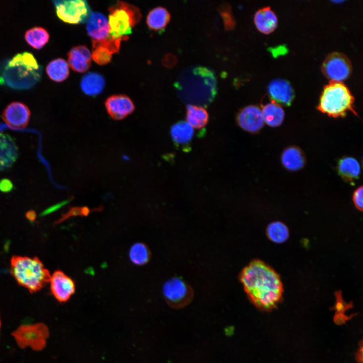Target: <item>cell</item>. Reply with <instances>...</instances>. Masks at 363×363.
<instances>
[{
  "mask_svg": "<svg viewBox=\"0 0 363 363\" xmlns=\"http://www.w3.org/2000/svg\"><path fill=\"white\" fill-rule=\"evenodd\" d=\"M46 71L48 77L57 82L65 80L69 75L68 64L61 58L51 61L47 66Z\"/></svg>",
  "mask_w": 363,
  "mask_h": 363,
  "instance_id": "27",
  "label": "cell"
},
{
  "mask_svg": "<svg viewBox=\"0 0 363 363\" xmlns=\"http://www.w3.org/2000/svg\"><path fill=\"white\" fill-rule=\"evenodd\" d=\"M283 166L290 171L301 169L306 164V157L302 150L297 146H290L286 148L281 155Z\"/></svg>",
  "mask_w": 363,
  "mask_h": 363,
  "instance_id": "20",
  "label": "cell"
},
{
  "mask_svg": "<svg viewBox=\"0 0 363 363\" xmlns=\"http://www.w3.org/2000/svg\"><path fill=\"white\" fill-rule=\"evenodd\" d=\"M336 301L334 306L331 308L334 310L337 313H343L346 310H348L352 307V302L346 303L345 302L342 297L341 292L340 291L335 292Z\"/></svg>",
  "mask_w": 363,
  "mask_h": 363,
  "instance_id": "34",
  "label": "cell"
},
{
  "mask_svg": "<svg viewBox=\"0 0 363 363\" xmlns=\"http://www.w3.org/2000/svg\"><path fill=\"white\" fill-rule=\"evenodd\" d=\"M237 122L241 128L251 133L259 132L264 125L262 110L254 105L241 109L237 114Z\"/></svg>",
  "mask_w": 363,
  "mask_h": 363,
  "instance_id": "13",
  "label": "cell"
},
{
  "mask_svg": "<svg viewBox=\"0 0 363 363\" xmlns=\"http://www.w3.org/2000/svg\"><path fill=\"white\" fill-rule=\"evenodd\" d=\"M322 71L331 81L341 82L348 78L352 72V66L349 58L343 53L334 52L324 59Z\"/></svg>",
  "mask_w": 363,
  "mask_h": 363,
  "instance_id": "10",
  "label": "cell"
},
{
  "mask_svg": "<svg viewBox=\"0 0 363 363\" xmlns=\"http://www.w3.org/2000/svg\"><path fill=\"white\" fill-rule=\"evenodd\" d=\"M1 318H0V329H1Z\"/></svg>",
  "mask_w": 363,
  "mask_h": 363,
  "instance_id": "42",
  "label": "cell"
},
{
  "mask_svg": "<svg viewBox=\"0 0 363 363\" xmlns=\"http://www.w3.org/2000/svg\"><path fill=\"white\" fill-rule=\"evenodd\" d=\"M356 359L358 363H362V342L361 340L359 348L356 353Z\"/></svg>",
  "mask_w": 363,
  "mask_h": 363,
  "instance_id": "39",
  "label": "cell"
},
{
  "mask_svg": "<svg viewBox=\"0 0 363 363\" xmlns=\"http://www.w3.org/2000/svg\"><path fill=\"white\" fill-rule=\"evenodd\" d=\"M193 128L186 121L174 124L170 129V135L177 145H185L189 143L194 136Z\"/></svg>",
  "mask_w": 363,
  "mask_h": 363,
  "instance_id": "26",
  "label": "cell"
},
{
  "mask_svg": "<svg viewBox=\"0 0 363 363\" xmlns=\"http://www.w3.org/2000/svg\"><path fill=\"white\" fill-rule=\"evenodd\" d=\"M165 65L168 67L173 66L176 62L175 57L172 54H168L165 58Z\"/></svg>",
  "mask_w": 363,
  "mask_h": 363,
  "instance_id": "38",
  "label": "cell"
},
{
  "mask_svg": "<svg viewBox=\"0 0 363 363\" xmlns=\"http://www.w3.org/2000/svg\"><path fill=\"white\" fill-rule=\"evenodd\" d=\"M219 13L222 18L224 27L226 30L232 29L235 25V21L232 14L230 5L225 4L219 9Z\"/></svg>",
  "mask_w": 363,
  "mask_h": 363,
  "instance_id": "32",
  "label": "cell"
},
{
  "mask_svg": "<svg viewBox=\"0 0 363 363\" xmlns=\"http://www.w3.org/2000/svg\"><path fill=\"white\" fill-rule=\"evenodd\" d=\"M262 113L264 122L270 127H279L283 122V109L280 105L272 101L263 106Z\"/></svg>",
  "mask_w": 363,
  "mask_h": 363,
  "instance_id": "23",
  "label": "cell"
},
{
  "mask_svg": "<svg viewBox=\"0 0 363 363\" xmlns=\"http://www.w3.org/2000/svg\"><path fill=\"white\" fill-rule=\"evenodd\" d=\"M266 234L271 241L278 244L285 242L289 235L287 227L280 221L270 223L267 227Z\"/></svg>",
  "mask_w": 363,
  "mask_h": 363,
  "instance_id": "29",
  "label": "cell"
},
{
  "mask_svg": "<svg viewBox=\"0 0 363 363\" xmlns=\"http://www.w3.org/2000/svg\"><path fill=\"white\" fill-rule=\"evenodd\" d=\"M151 257V253L147 246L142 243L134 244L129 251V258L135 265L141 266L148 263Z\"/></svg>",
  "mask_w": 363,
  "mask_h": 363,
  "instance_id": "30",
  "label": "cell"
},
{
  "mask_svg": "<svg viewBox=\"0 0 363 363\" xmlns=\"http://www.w3.org/2000/svg\"><path fill=\"white\" fill-rule=\"evenodd\" d=\"M91 58L99 65H104L110 62L112 57V53L107 48L96 46L92 47Z\"/></svg>",
  "mask_w": 363,
  "mask_h": 363,
  "instance_id": "31",
  "label": "cell"
},
{
  "mask_svg": "<svg viewBox=\"0 0 363 363\" xmlns=\"http://www.w3.org/2000/svg\"><path fill=\"white\" fill-rule=\"evenodd\" d=\"M186 119L193 128L200 129L207 125L209 115L202 106L190 104L187 106Z\"/></svg>",
  "mask_w": 363,
  "mask_h": 363,
  "instance_id": "25",
  "label": "cell"
},
{
  "mask_svg": "<svg viewBox=\"0 0 363 363\" xmlns=\"http://www.w3.org/2000/svg\"><path fill=\"white\" fill-rule=\"evenodd\" d=\"M14 188L13 183L8 178H3L0 180V191L3 193L11 192Z\"/></svg>",
  "mask_w": 363,
  "mask_h": 363,
  "instance_id": "37",
  "label": "cell"
},
{
  "mask_svg": "<svg viewBox=\"0 0 363 363\" xmlns=\"http://www.w3.org/2000/svg\"><path fill=\"white\" fill-rule=\"evenodd\" d=\"M90 212V209L86 206L73 207L70 208V209L62 216V217L57 221L56 223H57L63 222L71 217L77 216H86L89 214Z\"/></svg>",
  "mask_w": 363,
  "mask_h": 363,
  "instance_id": "33",
  "label": "cell"
},
{
  "mask_svg": "<svg viewBox=\"0 0 363 363\" xmlns=\"http://www.w3.org/2000/svg\"><path fill=\"white\" fill-rule=\"evenodd\" d=\"M239 278L251 302L262 311H270L280 302L283 291L279 275L264 262L254 260Z\"/></svg>",
  "mask_w": 363,
  "mask_h": 363,
  "instance_id": "1",
  "label": "cell"
},
{
  "mask_svg": "<svg viewBox=\"0 0 363 363\" xmlns=\"http://www.w3.org/2000/svg\"><path fill=\"white\" fill-rule=\"evenodd\" d=\"M170 15L165 8L158 7L148 13L146 23L148 26L154 31H161L170 21Z\"/></svg>",
  "mask_w": 363,
  "mask_h": 363,
  "instance_id": "24",
  "label": "cell"
},
{
  "mask_svg": "<svg viewBox=\"0 0 363 363\" xmlns=\"http://www.w3.org/2000/svg\"><path fill=\"white\" fill-rule=\"evenodd\" d=\"M49 282L51 292L59 302L67 301L75 291L74 281L60 270L54 272Z\"/></svg>",
  "mask_w": 363,
  "mask_h": 363,
  "instance_id": "11",
  "label": "cell"
},
{
  "mask_svg": "<svg viewBox=\"0 0 363 363\" xmlns=\"http://www.w3.org/2000/svg\"><path fill=\"white\" fill-rule=\"evenodd\" d=\"M108 11L109 33L114 39L128 38L142 16L138 8L120 1L109 7Z\"/></svg>",
  "mask_w": 363,
  "mask_h": 363,
  "instance_id": "5",
  "label": "cell"
},
{
  "mask_svg": "<svg viewBox=\"0 0 363 363\" xmlns=\"http://www.w3.org/2000/svg\"><path fill=\"white\" fill-rule=\"evenodd\" d=\"M42 68L32 54L18 53L3 64L0 70V85L15 89H27L40 80Z\"/></svg>",
  "mask_w": 363,
  "mask_h": 363,
  "instance_id": "2",
  "label": "cell"
},
{
  "mask_svg": "<svg viewBox=\"0 0 363 363\" xmlns=\"http://www.w3.org/2000/svg\"><path fill=\"white\" fill-rule=\"evenodd\" d=\"M162 291L167 304L174 309H182L192 300L194 292L192 287L178 277H172L163 285Z\"/></svg>",
  "mask_w": 363,
  "mask_h": 363,
  "instance_id": "8",
  "label": "cell"
},
{
  "mask_svg": "<svg viewBox=\"0 0 363 363\" xmlns=\"http://www.w3.org/2000/svg\"><path fill=\"white\" fill-rule=\"evenodd\" d=\"M12 336L20 348L40 351L46 346L49 330L43 323L23 324L13 332Z\"/></svg>",
  "mask_w": 363,
  "mask_h": 363,
  "instance_id": "7",
  "label": "cell"
},
{
  "mask_svg": "<svg viewBox=\"0 0 363 363\" xmlns=\"http://www.w3.org/2000/svg\"><path fill=\"white\" fill-rule=\"evenodd\" d=\"M26 216L29 220L33 221L36 219V214L34 210H29L26 213Z\"/></svg>",
  "mask_w": 363,
  "mask_h": 363,
  "instance_id": "40",
  "label": "cell"
},
{
  "mask_svg": "<svg viewBox=\"0 0 363 363\" xmlns=\"http://www.w3.org/2000/svg\"><path fill=\"white\" fill-rule=\"evenodd\" d=\"M354 316V315H352L351 316H348L345 315L343 313H336L334 316L333 320L336 324L338 325H341L345 323L347 321L351 319Z\"/></svg>",
  "mask_w": 363,
  "mask_h": 363,
  "instance_id": "36",
  "label": "cell"
},
{
  "mask_svg": "<svg viewBox=\"0 0 363 363\" xmlns=\"http://www.w3.org/2000/svg\"><path fill=\"white\" fill-rule=\"evenodd\" d=\"M87 21V32L92 41L101 42L111 38L108 20L103 14L91 12Z\"/></svg>",
  "mask_w": 363,
  "mask_h": 363,
  "instance_id": "15",
  "label": "cell"
},
{
  "mask_svg": "<svg viewBox=\"0 0 363 363\" xmlns=\"http://www.w3.org/2000/svg\"><path fill=\"white\" fill-rule=\"evenodd\" d=\"M105 84V79L102 75L98 73L90 72L82 77L80 86L85 94L94 96L103 91Z\"/></svg>",
  "mask_w": 363,
  "mask_h": 363,
  "instance_id": "22",
  "label": "cell"
},
{
  "mask_svg": "<svg viewBox=\"0 0 363 363\" xmlns=\"http://www.w3.org/2000/svg\"><path fill=\"white\" fill-rule=\"evenodd\" d=\"M57 17L71 24H82L88 20L91 12L86 1L69 0L53 1Z\"/></svg>",
  "mask_w": 363,
  "mask_h": 363,
  "instance_id": "9",
  "label": "cell"
},
{
  "mask_svg": "<svg viewBox=\"0 0 363 363\" xmlns=\"http://www.w3.org/2000/svg\"><path fill=\"white\" fill-rule=\"evenodd\" d=\"M268 91L272 101L288 106L291 105L294 97L293 90L289 83L282 79H276L269 84Z\"/></svg>",
  "mask_w": 363,
  "mask_h": 363,
  "instance_id": "16",
  "label": "cell"
},
{
  "mask_svg": "<svg viewBox=\"0 0 363 363\" xmlns=\"http://www.w3.org/2000/svg\"><path fill=\"white\" fill-rule=\"evenodd\" d=\"M363 188L361 186L358 187L353 192L352 196V200L353 203L357 208L360 211H362L363 207Z\"/></svg>",
  "mask_w": 363,
  "mask_h": 363,
  "instance_id": "35",
  "label": "cell"
},
{
  "mask_svg": "<svg viewBox=\"0 0 363 363\" xmlns=\"http://www.w3.org/2000/svg\"><path fill=\"white\" fill-rule=\"evenodd\" d=\"M278 19L269 7L258 10L255 14L254 23L258 30L264 34L272 32L276 28Z\"/></svg>",
  "mask_w": 363,
  "mask_h": 363,
  "instance_id": "21",
  "label": "cell"
},
{
  "mask_svg": "<svg viewBox=\"0 0 363 363\" xmlns=\"http://www.w3.org/2000/svg\"><path fill=\"white\" fill-rule=\"evenodd\" d=\"M190 74V81L185 85L187 92L196 87L185 99L199 104L206 105L211 102L216 94V80L213 72L204 67L195 68Z\"/></svg>",
  "mask_w": 363,
  "mask_h": 363,
  "instance_id": "6",
  "label": "cell"
},
{
  "mask_svg": "<svg viewBox=\"0 0 363 363\" xmlns=\"http://www.w3.org/2000/svg\"><path fill=\"white\" fill-rule=\"evenodd\" d=\"M337 170L339 175L345 182L354 185L360 174V166L354 157L345 156L338 161Z\"/></svg>",
  "mask_w": 363,
  "mask_h": 363,
  "instance_id": "19",
  "label": "cell"
},
{
  "mask_svg": "<svg viewBox=\"0 0 363 363\" xmlns=\"http://www.w3.org/2000/svg\"><path fill=\"white\" fill-rule=\"evenodd\" d=\"M10 271L18 284L31 293L40 290L51 278L49 271L37 257L13 256Z\"/></svg>",
  "mask_w": 363,
  "mask_h": 363,
  "instance_id": "3",
  "label": "cell"
},
{
  "mask_svg": "<svg viewBox=\"0 0 363 363\" xmlns=\"http://www.w3.org/2000/svg\"><path fill=\"white\" fill-rule=\"evenodd\" d=\"M30 111L22 102L14 101L9 104L3 111L2 118L8 125L16 128H24L29 123Z\"/></svg>",
  "mask_w": 363,
  "mask_h": 363,
  "instance_id": "12",
  "label": "cell"
},
{
  "mask_svg": "<svg viewBox=\"0 0 363 363\" xmlns=\"http://www.w3.org/2000/svg\"><path fill=\"white\" fill-rule=\"evenodd\" d=\"M18 156V148L9 135L0 133V171L10 168Z\"/></svg>",
  "mask_w": 363,
  "mask_h": 363,
  "instance_id": "17",
  "label": "cell"
},
{
  "mask_svg": "<svg viewBox=\"0 0 363 363\" xmlns=\"http://www.w3.org/2000/svg\"><path fill=\"white\" fill-rule=\"evenodd\" d=\"M107 111L114 120H121L131 114L135 110L132 100L128 96L119 94L108 97L105 102Z\"/></svg>",
  "mask_w": 363,
  "mask_h": 363,
  "instance_id": "14",
  "label": "cell"
},
{
  "mask_svg": "<svg viewBox=\"0 0 363 363\" xmlns=\"http://www.w3.org/2000/svg\"><path fill=\"white\" fill-rule=\"evenodd\" d=\"M27 42L35 49H39L49 40V35L44 28L35 27L28 30L25 34Z\"/></svg>",
  "mask_w": 363,
  "mask_h": 363,
  "instance_id": "28",
  "label": "cell"
},
{
  "mask_svg": "<svg viewBox=\"0 0 363 363\" xmlns=\"http://www.w3.org/2000/svg\"><path fill=\"white\" fill-rule=\"evenodd\" d=\"M122 157L125 160H129V157L126 155H124L122 156Z\"/></svg>",
  "mask_w": 363,
  "mask_h": 363,
  "instance_id": "41",
  "label": "cell"
},
{
  "mask_svg": "<svg viewBox=\"0 0 363 363\" xmlns=\"http://www.w3.org/2000/svg\"><path fill=\"white\" fill-rule=\"evenodd\" d=\"M354 97L341 82L330 81L324 87L317 109L329 116L344 117L348 111L358 116L354 108Z\"/></svg>",
  "mask_w": 363,
  "mask_h": 363,
  "instance_id": "4",
  "label": "cell"
},
{
  "mask_svg": "<svg viewBox=\"0 0 363 363\" xmlns=\"http://www.w3.org/2000/svg\"><path fill=\"white\" fill-rule=\"evenodd\" d=\"M68 62L74 71L85 72L91 65V54L84 45L75 46L68 53Z\"/></svg>",
  "mask_w": 363,
  "mask_h": 363,
  "instance_id": "18",
  "label": "cell"
}]
</instances>
